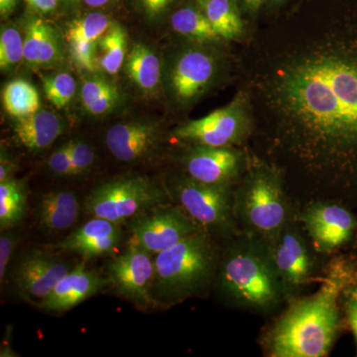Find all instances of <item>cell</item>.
<instances>
[{"mask_svg": "<svg viewBox=\"0 0 357 357\" xmlns=\"http://www.w3.org/2000/svg\"><path fill=\"white\" fill-rule=\"evenodd\" d=\"M241 46L249 152L280 172L297 210L318 199L357 208V14L255 25Z\"/></svg>", "mask_w": 357, "mask_h": 357, "instance_id": "1", "label": "cell"}, {"mask_svg": "<svg viewBox=\"0 0 357 357\" xmlns=\"http://www.w3.org/2000/svg\"><path fill=\"white\" fill-rule=\"evenodd\" d=\"M357 279V253L331 256L316 293L288 303L286 311L263 335L270 357H324L344 328L340 305L345 289Z\"/></svg>", "mask_w": 357, "mask_h": 357, "instance_id": "2", "label": "cell"}, {"mask_svg": "<svg viewBox=\"0 0 357 357\" xmlns=\"http://www.w3.org/2000/svg\"><path fill=\"white\" fill-rule=\"evenodd\" d=\"M222 244L213 287L225 305L270 314L287 303L269 244L244 232Z\"/></svg>", "mask_w": 357, "mask_h": 357, "instance_id": "3", "label": "cell"}, {"mask_svg": "<svg viewBox=\"0 0 357 357\" xmlns=\"http://www.w3.org/2000/svg\"><path fill=\"white\" fill-rule=\"evenodd\" d=\"M222 244L202 229L154 255V306L173 307L215 286Z\"/></svg>", "mask_w": 357, "mask_h": 357, "instance_id": "4", "label": "cell"}, {"mask_svg": "<svg viewBox=\"0 0 357 357\" xmlns=\"http://www.w3.org/2000/svg\"><path fill=\"white\" fill-rule=\"evenodd\" d=\"M229 44L184 40L171 51L163 70V84L174 109H191L223 84L236 81L237 53L229 50Z\"/></svg>", "mask_w": 357, "mask_h": 357, "instance_id": "5", "label": "cell"}, {"mask_svg": "<svg viewBox=\"0 0 357 357\" xmlns=\"http://www.w3.org/2000/svg\"><path fill=\"white\" fill-rule=\"evenodd\" d=\"M234 211L241 232L270 245L298 210L280 172L250 153L248 169L234 189Z\"/></svg>", "mask_w": 357, "mask_h": 357, "instance_id": "6", "label": "cell"}, {"mask_svg": "<svg viewBox=\"0 0 357 357\" xmlns=\"http://www.w3.org/2000/svg\"><path fill=\"white\" fill-rule=\"evenodd\" d=\"M269 246L287 304L300 298L314 282L319 283L330 257L314 248L297 211Z\"/></svg>", "mask_w": 357, "mask_h": 357, "instance_id": "7", "label": "cell"}, {"mask_svg": "<svg viewBox=\"0 0 357 357\" xmlns=\"http://www.w3.org/2000/svg\"><path fill=\"white\" fill-rule=\"evenodd\" d=\"M168 192L176 204L220 243L241 234L231 188L204 184L182 174L171 181Z\"/></svg>", "mask_w": 357, "mask_h": 357, "instance_id": "8", "label": "cell"}, {"mask_svg": "<svg viewBox=\"0 0 357 357\" xmlns=\"http://www.w3.org/2000/svg\"><path fill=\"white\" fill-rule=\"evenodd\" d=\"M253 119L248 98L237 89L225 107L210 114L192 119L174 129L172 135L183 145L211 147H248Z\"/></svg>", "mask_w": 357, "mask_h": 357, "instance_id": "9", "label": "cell"}, {"mask_svg": "<svg viewBox=\"0 0 357 357\" xmlns=\"http://www.w3.org/2000/svg\"><path fill=\"white\" fill-rule=\"evenodd\" d=\"M169 202L168 190L150 178L129 177L98 185L86 199V208L93 217L121 223Z\"/></svg>", "mask_w": 357, "mask_h": 357, "instance_id": "10", "label": "cell"}, {"mask_svg": "<svg viewBox=\"0 0 357 357\" xmlns=\"http://www.w3.org/2000/svg\"><path fill=\"white\" fill-rule=\"evenodd\" d=\"M298 218L321 255L356 250L357 215L347 204L328 199L312 201L297 211Z\"/></svg>", "mask_w": 357, "mask_h": 357, "instance_id": "11", "label": "cell"}, {"mask_svg": "<svg viewBox=\"0 0 357 357\" xmlns=\"http://www.w3.org/2000/svg\"><path fill=\"white\" fill-rule=\"evenodd\" d=\"M128 229L131 243L153 256L203 229L181 206L169 203L131 218Z\"/></svg>", "mask_w": 357, "mask_h": 357, "instance_id": "12", "label": "cell"}, {"mask_svg": "<svg viewBox=\"0 0 357 357\" xmlns=\"http://www.w3.org/2000/svg\"><path fill=\"white\" fill-rule=\"evenodd\" d=\"M184 146L187 149L181 157L183 174L204 184L234 189L250 159L248 147Z\"/></svg>", "mask_w": 357, "mask_h": 357, "instance_id": "13", "label": "cell"}, {"mask_svg": "<svg viewBox=\"0 0 357 357\" xmlns=\"http://www.w3.org/2000/svg\"><path fill=\"white\" fill-rule=\"evenodd\" d=\"M154 276L153 255L132 243L109 267V283L116 293L139 307L154 306Z\"/></svg>", "mask_w": 357, "mask_h": 357, "instance_id": "14", "label": "cell"}, {"mask_svg": "<svg viewBox=\"0 0 357 357\" xmlns=\"http://www.w3.org/2000/svg\"><path fill=\"white\" fill-rule=\"evenodd\" d=\"M72 266L46 251L31 250L16 264L13 282L22 299L38 307Z\"/></svg>", "mask_w": 357, "mask_h": 357, "instance_id": "15", "label": "cell"}, {"mask_svg": "<svg viewBox=\"0 0 357 357\" xmlns=\"http://www.w3.org/2000/svg\"><path fill=\"white\" fill-rule=\"evenodd\" d=\"M161 129L149 121L114 124L105 136V145L115 159L123 163H138L149 158L161 145Z\"/></svg>", "mask_w": 357, "mask_h": 357, "instance_id": "16", "label": "cell"}, {"mask_svg": "<svg viewBox=\"0 0 357 357\" xmlns=\"http://www.w3.org/2000/svg\"><path fill=\"white\" fill-rule=\"evenodd\" d=\"M109 278H103L84 264L73 267L58 282L50 295L39 305L49 312H64L79 306L109 285Z\"/></svg>", "mask_w": 357, "mask_h": 357, "instance_id": "17", "label": "cell"}, {"mask_svg": "<svg viewBox=\"0 0 357 357\" xmlns=\"http://www.w3.org/2000/svg\"><path fill=\"white\" fill-rule=\"evenodd\" d=\"M112 21L107 14L93 13L70 21L65 37L73 61L86 72H96L98 65V44Z\"/></svg>", "mask_w": 357, "mask_h": 357, "instance_id": "18", "label": "cell"}, {"mask_svg": "<svg viewBox=\"0 0 357 357\" xmlns=\"http://www.w3.org/2000/svg\"><path fill=\"white\" fill-rule=\"evenodd\" d=\"M119 223L95 218L75 230L59 248L86 258L110 255L121 243Z\"/></svg>", "mask_w": 357, "mask_h": 357, "instance_id": "19", "label": "cell"}, {"mask_svg": "<svg viewBox=\"0 0 357 357\" xmlns=\"http://www.w3.org/2000/svg\"><path fill=\"white\" fill-rule=\"evenodd\" d=\"M63 57L58 33L48 22L33 18L26 25L24 62L34 69L52 67Z\"/></svg>", "mask_w": 357, "mask_h": 357, "instance_id": "20", "label": "cell"}, {"mask_svg": "<svg viewBox=\"0 0 357 357\" xmlns=\"http://www.w3.org/2000/svg\"><path fill=\"white\" fill-rule=\"evenodd\" d=\"M222 40L229 43H243L251 27L243 17L236 0H196Z\"/></svg>", "mask_w": 357, "mask_h": 357, "instance_id": "21", "label": "cell"}, {"mask_svg": "<svg viewBox=\"0 0 357 357\" xmlns=\"http://www.w3.org/2000/svg\"><path fill=\"white\" fill-rule=\"evenodd\" d=\"M16 139L22 146L33 151L51 146L64 130L62 119L51 110H39L36 114L17 119L14 124Z\"/></svg>", "mask_w": 357, "mask_h": 357, "instance_id": "22", "label": "cell"}, {"mask_svg": "<svg viewBox=\"0 0 357 357\" xmlns=\"http://www.w3.org/2000/svg\"><path fill=\"white\" fill-rule=\"evenodd\" d=\"M124 66L129 79L141 93L151 96L161 88L163 83L161 61L146 45L134 44Z\"/></svg>", "mask_w": 357, "mask_h": 357, "instance_id": "23", "label": "cell"}, {"mask_svg": "<svg viewBox=\"0 0 357 357\" xmlns=\"http://www.w3.org/2000/svg\"><path fill=\"white\" fill-rule=\"evenodd\" d=\"M39 220L42 227L51 231H63L77 222L79 203L70 191H55L44 195L39 204Z\"/></svg>", "mask_w": 357, "mask_h": 357, "instance_id": "24", "label": "cell"}, {"mask_svg": "<svg viewBox=\"0 0 357 357\" xmlns=\"http://www.w3.org/2000/svg\"><path fill=\"white\" fill-rule=\"evenodd\" d=\"M170 23L173 31L183 40L198 43L225 42L197 4L176 10L171 16Z\"/></svg>", "mask_w": 357, "mask_h": 357, "instance_id": "25", "label": "cell"}, {"mask_svg": "<svg viewBox=\"0 0 357 357\" xmlns=\"http://www.w3.org/2000/svg\"><path fill=\"white\" fill-rule=\"evenodd\" d=\"M79 98L88 114L102 116L116 109L121 96L119 88L105 77L91 76L82 82Z\"/></svg>", "mask_w": 357, "mask_h": 357, "instance_id": "26", "label": "cell"}, {"mask_svg": "<svg viewBox=\"0 0 357 357\" xmlns=\"http://www.w3.org/2000/svg\"><path fill=\"white\" fill-rule=\"evenodd\" d=\"M98 65L107 74H119L128 57V33L119 22H112L98 44Z\"/></svg>", "mask_w": 357, "mask_h": 357, "instance_id": "27", "label": "cell"}, {"mask_svg": "<svg viewBox=\"0 0 357 357\" xmlns=\"http://www.w3.org/2000/svg\"><path fill=\"white\" fill-rule=\"evenodd\" d=\"M2 102L7 114L16 119H24L40 110V96L32 84L23 79H13L2 91Z\"/></svg>", "mask_w": 357, "mask_h": 357, "instance_id": "28", "label": "cell"}, {"mask_svg": "<svg viewBox=\"0 0 357 357\" xmlns=\"http://www.w3.org/2000/svg\"><path fill=\"white\" fill-rule=\"evenodd\" d=\"M26 208L25 185L20 181L0 183V227L13 229L23 218Z\"/></svg>", "mask_w": 357, "mask_h": 357, "instance_id": "29", "label": "cell"}, {"mask_svg": "<svg viewBox=\"0 0 357 357\" xmlns=\"http://www.w3.org/2000/svg\"><path fill=\"white\" fill-rule=\"evenodd\" d=\"M45 96L57 109L68 107L76 95V79L67 72H59L42 77Z\"/></svg>", "mask_w": 357, "mask_h": 357, "instance_id": "30", "label": "cell"}, {"mask_svg": "<svg viewBox=\"0 0 357 357\" xmlns=\"http://www.w3.org/2000/svg\"><path fill=\"white\" fill-rule=\"evenodd\" d=\"M21 61H24V37L14 26H3L0 32V69H13Z\"/></svg>", "mask_w": 357, "mask_h": 357, "instance_id": "31", "label": "cell"}, {"mask_svg": "<svg viewBox=\"0 0 357 357\" xmlns=\"http://www.w3.org/2000/svg\"><path fill=\"white\" fill-rule=\"evenodd\" d=\"M73 176L82 175L89 170L95 162V151L88 143L82 140L70 141Z\"/></svg>", "mask_w": 357, "mask_h": 357, "instance_id": "32", "label": "cell"}, {"mask_svg": "<svg viewBox=\"0 0 357 357\" xmlns=\"http://www.w3.org/2000/svg\"><path fill=\"white\" fill-rule=\"evenodd\" d=\"M18 236L11 229L4 230L0 236V281L6 280L7 269L13 251L17 244Z\"/></svg>", "mask_w": 357, "mask_h": 357, "instance_id": "33", "label": "cell"}, {"mask_svg": "<svg viewBox=\"0 0 357 357\" xmlns=\"http://www.w3.org/2000/svg\"><path fill=\"white\" fill-rule=\"evenodd\" d=\"M48 166L54 173L61 176H73L72 159H70V142L58 148L49 157Z\"/></svg>", "mask_w": 357, "mask_h": 357, "instance_id": "34", "label": "cell"}, {"mask_svg": "<svg viewBox=\"0 0 357 357\" xmlns=\"http://www.w3.org/2000/svg\"><path fill=\"white\" fill-rule=\"evenodd\" d=\"M342 309H344L347 324H349V328H351V332L354 333L357 354V299L342 294Z\"/></svg>", "mask_w": 357, "mask_h": 357, "instance_id": "35", "label": "cell"}, {"mask_svg": "<svg viewBox=\"0 0 357 357\" xmlns=\"http://www.w3.org/2000/svg\"><path fill=\"white\" fill-rule=\"evenodd\" d=\"M16 171V164L14 160L9 156L6 149L1 148V156H0V183L11 180Z\"/></svg>", "mask_w": 357, "mask_h": 357, "instance_id": "36", "label": "cell"}, {"mask_svg": "<svg viewBox=\"0 0 357 357\" xmlns=\"http://www.w3.org/2000/svg\"><path fill=\"white\" fill-rule=\"evenodd\" d=\"M140 1L146 15L155 18L166 10L173 0H140Z\"/></svg>", "mask_w": 357, "mask_h": 357, "instance_id": "37", "label": "cell"}, {"mask_svg": "<svg viewBox=\"0 0 357 357\" xmlns=\"http://www.w3.org/2000/svg\"><path fill=\"white\" fill-rule=\"evenodd\" d=\"M25 1L31 8L42 14L53 13L59 4V0H25Z\"/></svg>", "mask_w": 357, "mask_h": 357, "instance_id": "38", "label": "cell"}, {"mask_svg": "<svg viewBox=\"0 0 357 357\" xmlns=\"http://www.w3.org/2000/svg\"><path fill=\"white\" fill-rule=\"evenodd\" d=\"M241 1H243V11L248 14V21L251 27L252 26L251 20H255L257 14L261 11L264 7L265 0H241Z\"/></svg>", "mask_w": 357, "mask_h": 357, "instance_id": "39", "label": "cell"}, {"mask_svg": "<svg viewBox=\"0 0 357 357\" xmlns=\"http://www.w3.org/2000/svg\"><path fill=\"white\" fill-rule=\"evenodd\" d=\"M17 0H0V14L2 17L10 15L15 10Z\"/></svg>", "mask_w": 357, "mask_h": 357, "instance_id": "40", "label": "cell"}, {"mask_svg": "<svg viewBox=\"0 0 357 357\" xmlns=\"http://www.w3.org/2000/svg\"><path fill=\"white\" fill-rule=\"evenodd\" d=\"M112 0H84V3L89 7L98 8V7H102L109 4Z\"/></svg>", "mask_w": 357, "mask_h": 357, "instance_id": "41", "label": "cell"}, {"mask_svg": "<svg viewBox=\"0 0 357 357\" xmlns=\"http://www.w3.org/2000/svg\"><path fill=\"white\" fill-rule=\"evenodd\" d=\"M344 295L351 296L352 298L357 299V279L354 283H351L347 289H345Z\"/></svg>", "mask_w": 357, "mask_h": 357, "instance_id": "42", "label": "cell"}, {"mask_svg": "<svg viewBox=\"0 0 357 357\" xmlns=\"http://www.w3.org/2000/svg\"><path fill=\"white\" fill-rule=\"evenodd\" d=\"M287 1L288 0H265L264 6H269L274 9L275 7L283 6Z\"/></svg>", "mask_w": 357, "mask_h": 357, "instance_id": "43", "label": "cell"}]
</instances>
